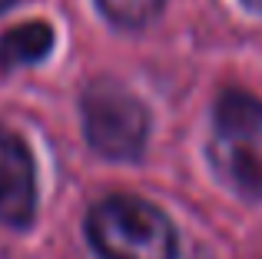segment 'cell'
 I'll list each match as a JSON object with an SVG mask.
<instances>
[{"instance_id":"1","label":"cell","mask_w":262,"mask_h":259,"mask_svg":"<svg viewBox=\"0 0 262 259\" xmlns=\"http://www.w3.org/2000/svg\"><path fill=\"white\" fill-rule=\"evenodd\" d=\"M209 163L236 196L262 200V100L243 90H226L216 100Z\"/></svg>"},{"instance_id":"2","label":"cell","mask_w":262,"mask_h":259,"mask_svg":"<svg viewBox=\"0 0 262 259\" xmlns=\"http://www.w3.org/2000/svg\"><path fill=\"white\" fill-rule=\"evenodd\" d=\"M86 240L100 259H176V229L140 196H106L86 213Z\"/></svg>"},{"instance_id":"3","label":"cell","mask_w":262,"mask_h":259,"mask_svg":"<svg viewBox=\"0 0 262 259\" xmlns=\"http://www.w3.org/2000/svg\"><path fill=\"white\" fill-rule=\"evenodd\" d=\"M86 143L106 160H140L149 136V110L120 80L100 77L80 97Z\"/></svg>"},{"instance_id":"4","label":"cell","mask_w":262,"mask_h":259,"mask_svg":"<svg viewBox=\"0 0 262 259\" xmlns=\"http://www.w3.org/2000/svg\"><path fill=\"white\" fill-rule=\"evenodd\" d=\"M37 220V169L30 146L10 130H0V223L30 229Z\"/></svg>"},{"instance_id":"5","label":"cell","mask_w":262,"mask_h":259,"mask_svg":"<svg viewBox=\"0 0 262 259\" xmlns=\"http://www.w3.org/2000/svg\"><path fill=\"white\" fill-rule=\"evenodd\" d=\"M53 50V30L43 20H30V24H17L0 37V67L13 70V67L40 63L47 53Z\"/></svg>"},{"instance_id":"6","label":"cell","mask_w":262,"mask_h":259,"mask_svg":"<svg viewBox=\"0 0 262 259\" xmlns=\"http://www.w3.org/2000/svg\"><path fill=\"white\" fill-rule=\"evenodd\" d=\"M96 4H100V10L106 13L116 27L136 30V27H146L149 20L160 17L166 0H96Z\"/></svg>"},{"instance_id":"7","label":"cell","mask_w":262,"mask_h":259,"mask_svg":"<svg viewBox=\"0 0 262 259\" xmlns=\"http://www.w3.org/2000/svg\"><path fill=\"white\" fill-rule=\"evenodd\" d=\"M243 4L249 7V10H259V13H262V0H243Z\"/></svg>"},{"instance_id":"8","label":"cell","mask_w":262,"mask_h":259,"mask_svg":"<svg viewBox=\"0 0 262 259\" xmlns=\"http://www.w3.org/2000/svg\"><path fill=\"white\" fill-rule=\"evenodd\" d=\"M7 7H10V0H0V10H7Z\"/></svg>"}]
</instances>
